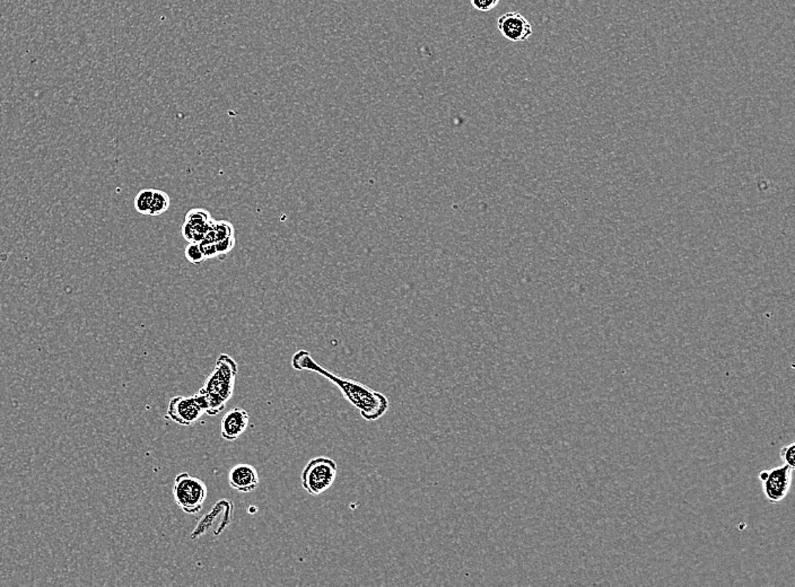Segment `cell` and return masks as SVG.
Masks as SVG:
<instances>
[{
	"mask_svg": "<svg viewBox=\"0 0 795 587\" xmlns=\"http://www.w3.org/2000/svg\"><path fill=\"white\" fill-rule=\"evenodd\" d=\"M500 0H470L471 5L475 11H490L497 7Z\"/></svg>",
	"mask_w": 795,
	"mask_h": 587,
	"instance_id": "d6986e66",
	"label": "cell"
},
{
	"mask_svg": "<svg viewBox=\"0 0 795 587\" xmlns=\"http://www.w3.org/2000/svg\"><path fill=\"white\" fill-rule=\"evenodd\" d=\"M182 235L189 243H191V242L200 243L205 238V235L198 232L194 225L189 224L186 221H184V226H182Z\"/></svg>",
	"mask_w": 795,
	"mask_h": 587,
	"instance_id": "2e32d148",
	"label": "cell"
},
{
	"mask_svg": "<svg viewBox=\"0 0 795 587\" xmlns=\"http://www.w3.org/2000/svg\"><path fill=\"white\" fill-rule=\"evenodd\" d=\"M169 205H171V199H169V194L165 191H162V190H155V191H154L153 200H152L149 216H161V215H163V213L169 211Z\"/></svg>",
	"mask_w": 795,
	"mask_h": 587,
	"instance_id": "30bf717a",
	"label": "cell"
},
{
	"mask_svg": "<svg viewBox=\"0 0 795 587\" xmlns=\"http://www.w3.org/2000/svg\"><path fill=\"white\" fill-rule=\"evenodd\" d=\"M781 459L784 462V465H789L794 470L795 467V443H791L789 445L781 448L779 452Z\"/></svg>",
	"mask_w": 795,
	"mask_h": 587,
	"instance_id": "e0dca14e",
	"label": "cell"
},
{
	"mask_svg": "<svg viewBox=\"0 0 795 587\" xmlns=\"http://www.w3.org/2000/svg\"><path fill=\"white\" fill-rule=\"evenodd\" d=\"M208 496V488L201 479L188 472L177 475L173 482V497L181 511L186 514L199 513Z\"/></svg>",
	"mask_w": 795,
	"mask_h": 587,
	"instance_id": "3957f363",
	"label": "cell"
},
{
	"mask_svg": "<svg viewBox=\"0 0 795 587\" xmlns=\"http://www.w3.org/2000/svg\"><path fill=\"white\" fill-rule=\"evenodd\" d=\"M154 191H155V189H145V190H142L139 194H137L134 200L135 209H136L137 213H139L140 215H144V216H149Z\"/></svg>",
	"mask_w": 795,
	"mask_h": 587,
	"instance_id": "8fae6325",
	"label": "cell"
},
{
	"mask_svg": "<svg viewBox=\"0 0 795 587\" xmlns=\"http://www.w3.org/2000/svg\"><path fill=\"white\" fill-rule=\"evenodd\" d=\"M211 216L209 211L203 209V208H194L191 211H189L186 215L184 221L189 224L198 226V225L205 224L208 221H211Z\"/></svg>",
	"mask_w": 795,
	"mask_h": 587,
	"instance_id": "7c38bea8",
	"label": "cell"
},
{
	"mask_svg": "<svg viewBox=\"0 0 795 587\" xmlns=\"http://www.w3.org/2000/svg\"><path fill=\"white\" fill-rule=\"evenodd\" d=\"M214 231H215V234H216V242L217 240H224V238H230V236H234V235H236L234 226L231 224L230 221H215Z\"/></svg>",
	"mask_w": 795,
	"mask_h": 587,
	"instance_id": "5bb4252c",
	"label": "cell"
},
{
	"mask_svg": "<svg viewBox=\"0 0 795 587\" xmlns=\"http://www.w3.org/2000/svg\"><path fill=\"white\" fill-rule=\"evenodd\" d=\"M792 467L786 465L760 471L758 477L762 481V492L769 503H781L789 495L792 485Z\"/></svg>",
	"mask_w": 795,
	"mask_h": 587,
	"instance_id": "5b68a950",
	"label": "cell"
},
{
	"mask_svg": "<svg viewBox=\"0 0 795 587\" xmlns=\"http://www.w3.org/2000/svg\"><path fill=\"white\" fill-rule=\"evenodd\" d=\"M338 475L336 462L325 456L310 460L303 469L302 487L311 496H320L332 487Z\"/></svg>",
	"mask_w": 795,
	"mask_h": 587,
	"instance_id": "277c9868",
	"label": "cell"
},
{
	"mask_svg": "<svg viewBox=\"0 0 795 587\" xmlns=\"http://www.w3.org/2000/svg\"><path fill=\"white\" fill-rule=\"evenodd\" d=\"M236 242V235H234V236H230V238H224V240H217L216 243H215L216 244L217 258L221 260L224 259L227 254L230 253V252L234 249Z\"/></svg>",
	"mask_w": 795,
	"mask_h": 587,
	"instance_id": "9a60e30c",
	"label": "cell"
},
{
	"mask_svg": "<svg viewBox=\"0 0 795 587\" xmlns=\"http://www.w3.org/2000/svg\"><path fill=\"white\" fill-rule=\"evenodd\" d=\"M199 246L200 250L203 252L204 257H205V260H211L214 259V258H217L216 244L214 243V242L204 238V240L200 242Z\"/></svg>",
	"mask_w": 795,
	"mask_h": 587,
	"instance_id": "ac0fdd59",
	"label": "cell"
},
{
	"mask_svg": "<svg viewBox=\"0 0 795 587\" xmlns=\"http://www.w3.org/2000/svg\"><path fill=\"white\" fill-rule=\"evenodd\" d=\"M184 255L191 265H200L206 261L203 252L200 250L199 243H194V242H191L186 245V250H184Z\"/></svg>",
	"mask_w": 795,
	"mask_h": 587,
	"instance_id": "4fadbf2b",
	"label": "cell"
},
{
	"mask_svg": "<svg viewBox=\"0 0 795 587\" xmlns=\"http://www.w3.org/2000/svg\"><path fill=\"white\" fill-rule=\"evenodd\" d=\"M292 367L295 371H309L317 373L332 383L342 392V396L359 411L362 418L367 421H377L388 413L390 401L384 394L357 381L338 376L325 369L315 361L307 350H298L292 358Z\"/></svg>",
	"mask_w": 795,
	"mask_h": 587,
	"instance_id": "6da1fadb",
	"label": "cell"
},
{
	"mask_svg": "<svg viewBox=\"0 0 795 587\" xmlns=\"http://www.w3.org/2000/svg\"><path fill=\"white\" fill-rule=\"evenodd\" d=\"M250 416L242 408H233L221 419V434L225 440H238L249 426Z\"/></svg>",
	"mask_w": 795,
	"mask_h": 587,
	"instance_id": "9c48e42d",
	"label": "cell"
},
{
	"mask_svg": "<svg viewBox=\"0 0 795 587\" xmlns=\"http://www.w3.org/2000/svg\"><path fill=\"white\" fill-rule=\"evenodd\" d=\"M206 413L205 404L196 393L190 396H174L167 407V417L181 426H192Z\"/></svg>",
	"mask_w": 795,
	"mask_h": 587,
	"instance_id": "8992f818",
	"label": "cell"
},
{
	"mask_svg": "<svg viewBox=\"0 0 795 587\" xmlns=\"http://www.w3.org/2000/svg\"><path fill=\"white\" fill-rule=\"evenodd\" d=\"M228 484L240 492H251L259 486L258 471L253 465L240 463L231 467L227 475Z\"/></svg>",
	"mask_w": 795,
	"mask_h": 587,
	"instance_id": "ba28073f",
	"label": "cell"
},
{
	"mask_svg": "<svg viewBox=\"0 0 795 587\" xmlns=\"http://www.w3.org/2000/svg\"><path fill=\"white\" fill-rule=\"evenodd\" d=\"M238 371V364L231 356L227 354L219 356L214 371L197 392L205 404L208 416L219 415L224 410L234 393Z\"/></svg>",
	"mask_w": 795,
	"mask_h": 587,
	"instance_id": "7a4b0ae2",
	"label": "cell"
},
{
	"mask_svg": "<svg viewBox=\"0 0 795 587\" xmlns=\"http://www.w3.org/2000/svg\"><path fill=\"white\" fill-rule=\"evenodd\" d=\"M497 28L508 41L525 42L533 33L532 25L519 11H508L497 21Z\"/></svg>",
	"mask_w": 795,
	"mask_h": 587,
	"instance_id": "52a82bcc",
	"label": "cell"
}]
</instances>
